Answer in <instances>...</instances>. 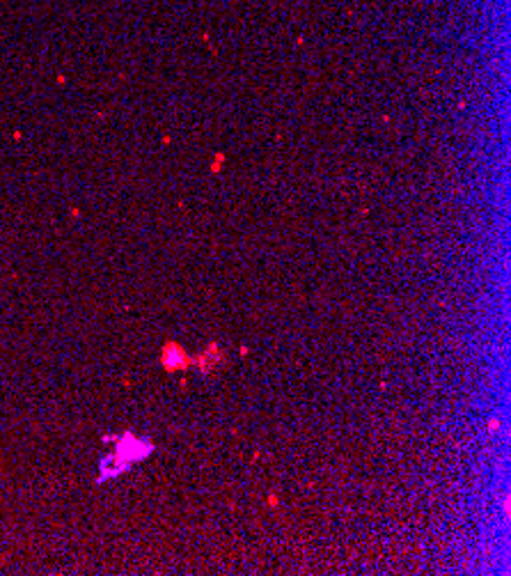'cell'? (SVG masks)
Returning <instances> with one entry per match:
<instances>
[{
  "mask_svg": "<svg viewBox=\"0 0 511 576\" xmlns=\"http://www.w3.org/2000/svg\"><path fill=\"white\" fill-rule=\"evenodd\" d=\"M152 450H154L152 441H147V438H138L135 434H131V432H126L124 436L117 438V445H115V455L124 461L126 466L133 464V461L145 459Z\"/></svg>",
  "mask_w": 511,
  "mask_h": 576,
  "instance_id": "6da1fadb",
  "label": "cell"
},
{
  "mask_svg": "<svg viewBox=\"0 0 511 576\" xmlns=\"http://www.w3.org/2000/svg\"><path fill=\"white\" fill-rule=\"evenodd\" d=\"M163 365H165V370H170V372H177V370H183V367H188L190 358L186 356V351L179 347V344L170 342L163 347V356H161Z\"/></svg>",
  "mask_w": 511,
  "mask_h": 576,
  "instance_id": "7a4b0ae2",
  "label": "cell"
}]
</instances>
